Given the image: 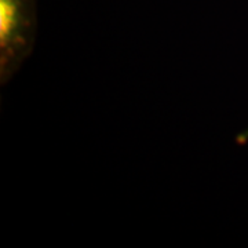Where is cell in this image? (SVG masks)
Segmentation results:
<instances>
[{"mask_svg": "<svg viewBox=\"0 0 248 248\" xmlns=\"http://www.w3.org/2000/svg\"><path fill=\"white\" fill-rule=\"evenodd\" d=\"M33 0H0V78L18 71L32 51L36 33Z\"/></svg>", "mask_w": 248, "mask_h": 248, "instance_id": "cell-1", "label": "cell"}, {"mask_svg": "<svg viewBox=\"0 0 248 248\" xmlns=\"http://www.w3.org/2000/svg\"><path fill=\"white\" fill-rule=\"evenodd\" d=\"M246 140H248V130L244 133V135H243V138H240V142H244Z\"/></svg>", "mask_w": 248, "mask_h": 248, "instance_id": "cell-2", "label": "cell"}]
</instances>
